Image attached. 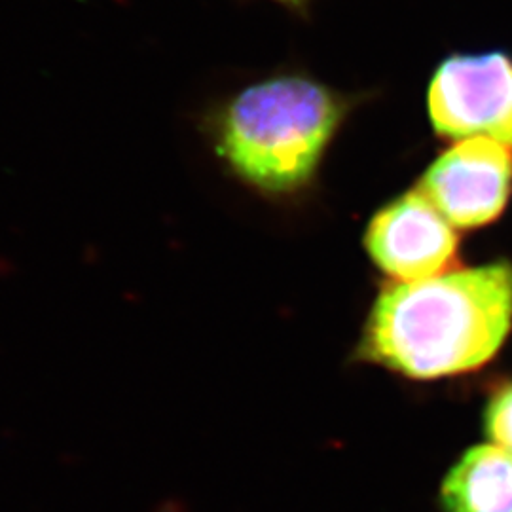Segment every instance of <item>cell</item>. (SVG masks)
I'll use <instances>...</instances> for the list:
<instances>
[{"instance_id":"cell-5","label":"cell","mask_w":512,"mask_h":512,"mask_svg":"<svg viewBox=\"0 0 512 512\" xmlns=\"http://www.w3.org/2000/svg\"><path fill=\"white\" fill-rule=\"evenodd\" d=\"M372 262L393 281H423L446 272L458 249L452 224L420 190L380 209L366 228Z\"/></svg>"},{"instance_id":"cell-3","label":"cell","mask_w":512,"mask_h":512,"mask_svg":"<svg viewBox=\"0 0 512 512\" xmlns=\"http://www.w3.org/2000/svg\"><path fill=\"white\" fill-rule=\"evenodd\" d=\"M427 109L440 137H488L512 148V61L507 55H456L431 80Z\"/></svg>"},{"instance_id":"cell-7","label":"cell","mask_w":512,"mask_h":512,"mask_svg":"<svg viewBox=\"0 0 512 512\" xmlns=\"http://www.w3.org/2000/svg\"><path fill=\"white\" fill-rule=\"evenodd\" d=\"M484 431L494 444L512 452V382L490 397L484 410Z\"/></svg>"},{"instance_id":"cell-4","label":"cell","mask_w":512,"mask_h":512,"mask_svg":"<svg viewBox=\"0 0 512 512\" xmlns=\"http://www.w3.org/2000/svg\"><path fill=\"white\" fill-rule=\"evenodd\" d=\"M511 184L509 147L488 137H471L429 165L418 190L452 226L478 228L501 215Z\"/></svg>"},{"instance_id":"cell-2","label":"cell","mask_w":512,"mask_h":512,"mask_svg":"<svg viewBox=\"0 0 512 512\" xmlns=\"http://www.w3.org/2000/svg\"><path fill=\"white\" fill-rule=\"evenodd\" d=\"M344 112L342 99L315 80H264L222 112L220 156L256 190L293 194L310 184Z\"/></svg>"},{"instance_id":"cell-6","label":"cell","mask_w":512,"mask_h":512,"mask_svg":"<svg viewBox=\"0 0 512 512\" xmlns=\"http://www.w3.org/2000/svg\"><path fill=\"white\" fill-rule=\"evenodd\" d=\"M444 512H512V452L497 444L469 448L442 480Z\"/></svg>"},{"instance_id":"cell-1","label":"cell","mask_w":512,"mask_h":512,"mask_svg":"<svg viewBox=\"0 0 512 512\" xmlns=\"http://www.w3.org/2000/svg\"><path fill=\"white\" fill-rule=\"evenodd\" d=\"M511 325L507 262L393 281L368 313L359 359L412 380L458 376L486 365Z\"/></svg>"},{"instance_id":"cell-8","label":"cell","mask_w":512,"mask_h":512,"mask_svg":"<svg viewBox=\"0 0 512 512\" xmlns=\"http://www.w3.org/2000/svg\"><path fill=\"white\" fill-rule=\"evenodd\" d=\"M275 2H279V4H285V6H293V8H300V6L308 4L310 0H275Z\"/></svg>"}]
</instances>
